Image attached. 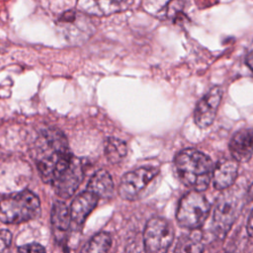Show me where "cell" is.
Returning a JSON list of instances; mask_svg holds the SVG:
<instances>
[{"instance_id":"6da1fadb","label":"cell","mask_w":253,"mask_h":253,"mask_svg":"<svg viewBox=\"0 0 253 253\" xmlns=\"http://www.w3.org/2000/svg\"><path fill=\"white\" fill-rule=\"evenodd\" d=\"M32 155L42 181L50 184L73 158L65 135L54 127L44 128L38 134Z\"/></svg>"},{"instance_id":"7a4b0ae2","label":"cell","mask_w":253,"mask_h":253,"mask_svg":"<svg viewBox=\"0 0 253 253\" xmlns=\"http://www.w3.org/2000/svg\"><path fill=\"white\" fill-rule=\"evenodd\" d=\"M175 166L184 185L199 192L208 189L213 170L212 162L209 156L197 149H184L177 154Z\"/></svg>"},{"instance_id":"3957f363","label":"cell","mask_w":253,"mask_h":253,"mask_svg":"<svg viewBox=\"0 0 253 253\" xmlns=\"http://www.w3.org/2000/svg\"><path fill=\"white\" fill-rule=\"evenodd\" d=\"M41 213L39 198L24 190L0 200V220L4 223H20L38 217Z\"/></svg>"},{"instance_id":"277c9868","label":"cell","mask_w":253,"mask_h":253,"mask_svg":"<svg viewBox=\"0 0 253 253\" xmlns=\"http://www.w3.org/2000/svg\"><path fill=\"white\" fill-rule=\"evenodd\" d=\"M242 200L241 192L230 187L219 195L213 211V229L218 237L222 238L230 230L241 212Z\"/></svg>"},{"instance_id":"5b68a950","label":"cell","mask_w":253,"mask_h":253,"mask_svg":"<svg viewBox=\"0 0 253 253\" xmlns=\"http://www.w3.org/2000/svg\"><path fill=\"white\" fill-rule=\"evenodd\" d=\"M210 210L211 205L207 198L194 190L181 199L176 213L177 221L183 227L198 229L207 219Z\"/></svg>"},{"instance_id":"8992f818","label":"cell","mask_w":253,"mask_h":253,"mask_svg":"<svg viewBox=\"0 0 253 253\" xmlns=\"http://www.w3.org/2000/svg\"><path fill=\"white\" fill-rule=\"evenodd\" d=\"M174 239V228L165 218L153 217L143 232L144 248L150 253H162L168 250Z\"/></svg>"},{"instance_id":"52a82bcc","label":"cell","mask_w":253,"mask_h":253,"mask_svg":"<svg viewBox=\"0 0 253 253\" xmlns=\"http://www.w3.org/2000/svg\"><path fill=\"white\" fill-rule=\"evenodd\" d=\"M159 169L153 166H142L126 173L121 181L119 194L122 199L132 201L138 198L146 185L158 174Z\"/></svg>"},{"instance_id":"ba28073f","label":"cell","mask_w":253,"mask_h":253,"mask_svg":"<svg viewBox=\"0 0 253 253\" xmlns=\"http://www.w3.org/2000/svg\"><path fill=\"white\" fill-rule=\"evenodd\" d=\"M84 178V165L81 159L72 158L69 165L51 183L56 195L63 199L70 198Z\"/></svg>"},{"instance_id":"9c48e42d","label":"cell","mask_w":253,"mask_h":253,"mask_svg":"<svg viewBox=\"0 0 253 253\" xmlns=\"http://www.w3.org/2000/svg\"><path fill=\"white\" fill-rule=\"evenodd\" d=\"M221 98V88L213 87L200 100L194 112V120L199 127L206 128L213 123Z\"/></svg>"},{"instance_id":"30bf717a","label":"cell","mask_w":253,"mask_h":253,"mask_svg":"<svg viewBox=\"0 0 253 253\" xmlns=\"http://www.w3.org/2000/svg\"><path fill=\"white\" fill-rule=\"evenodd\" d=\"M229 150L237 162L248 161L253 154V128H242L230 139Z\"/></svg>"},{"instance_id":"8fae6325","label":"cell","mask_w":253,"mask_h":253,"mask_svg":"<svg viewBox=\"0 0 253 253\" xmlns=\"http://www.w3.org/2000/svg\"><path fill=\"white\" fill-rule=\"evenodd\" d=\"M238 164L234 158L220 159L212 170L213 186L216 190H224L234 183L237 177Z\"/></svg>"},{"instance_id":"7c38bea8","label":"cell","mask_w":253,"mask_h":253,"mask_svg":"<svg viewBox=\"0 0 253 253\" xmlns=\"http://www.w3.org/2000/svg\"><path fill=\"white\" fill-rule=\"evenodd\" d=\"M98 197L90 191L79 194L71 203L70 215L71 221L76 225H81L85 221L89 213L95 209L98 203Z\"/></svg>"},{"instance_id":"4fadbf2b","label":"cell","mask_w":253,"mask_h":253,"mask_svg":"<svg viewBox=\"0 0 253 253\" xmlns=\"http://www.w3.org/2000/svg\"><path fill=\"white\" fill-rule=\"evenodd\" d=\"M87 190L98 198H110L114 191V183L109 172L106 170L97 171L89 180Z\"/></svg>"},{"instance_id":"5bb4252c","label":"cell","mask_w":253,"mask_h":253,"mask_svg":"<svg viewBox=\"0 0 253 253\" xmlns=\"http://www.w3.org/2000/svg\"><path fill=\"white\" fill-rule=\"evenodd\" d=\"M50 219L54 229L65 231L70 226V221H71L70 210L67 208V206L63 202L56 201L52 206Z\"/></svg>"},{"instance_id":"9a60e30c","label":"cell","mask_w":253,"mask_h":253,"mask_svg":"<svg viewBox=\"0 0 253 253\" xmlns=\"http://www.w3.org/2000/svg\"><path fill=\"white\" fill-rule=\"evenodd\" d=\"M204 250V243L201 231L197 228L191 233L182 236L175 248V252H201Z\"/></svg>"},{"instance_id":"2e32d148","label":"cell","mask_w":253,"mask_h":253,"mask_svg":"<svg viewBox=\"0 0 253 253\" xmlns=\"http://www.w3.org/2000/svg\"><path fill=\"white\" fill-rule=\"evenodd\" d=\"M126 144L125 141L116 138L109 137L105 144V155L108 161L112 164L119 163L126 154Z\"/></svg>"},{"instance_id":"e0dca14e","label":"cell","mask_w":253,"mask_h":253,"mask_svg":"<svg viewBox=\"0 0 253 253\" xmlns=\"http://www.w3.org/2000/svg\"><path fill=\"white\" fill-rule=\"evenodd\" d=\"M112 244L111 236L106 232H99L94 235L82 249V252H107Z\"/></svg>"},{"instance_id":"ac0fdd59","label":"cell","mask_w":253,"mask_h":253,"mask_svg":"<svg viewBox=\"0 0 253 253\" xmlns=\"http://www.w3.org/2000/svg\"><path fill=\"white\" fill-rule=\"evenodd\" d=\"M12 242V233L8 229L0 230V253L9 250Z\"/></svg>"},{"instance_id":"d6986e66","label":"cell","mask_w":253,"mask_h":253,"mask_svg":"<svg viewBox=\"0 0 253 253\" xmlns=\"http://www.w3.org/2000/svg\"><path fill=\"white\" fill-rule=\"evenodd\" d=\"M19 252H44L45 248L40 243H28L18 248Z\"/></svg>"},{"instance_id":"ffe728a7","label":"cell","mask_w":253,"mask_h":253,"mask_svg":"<svg viewBox=\"0 0 253 253\" xmlns=\"http://www.w3.org/2000/svg\"><path fill=\"white\" fill-rule=\"evenodd\" d=\"M195 2L199 6V8L205 9V8H209V7L216 4L218 2V0H195Z\"/></svg>"},{"instance_id":"44dd1931","label":"cell","mask_w":253,"mask_h":253,"mask_svg":"<svg viewBox=\"0 0 253 253\" xmlns=\"http://www.w3.org/2000/svg\"><path fill=\"white\" fill-rule=\"evenodd\" d=\"M247 232L248 234L253 237V211L248 218V222H247Z\"/></svg>"},{"instance_id":"7402d4cb","label":"cell","mask_w":253,"mask_h":253,"mask_svg":"<svg viewBox=\"0 0 253 253\" xmlns=\"http://www.w3.org/2000/svg\"><path fill=\"white\" fill-rule=\"evenodd\" d=\"M246 63L249 66V68L253 71V50L250 51L246 57Z\"/></svg>"}]
</instances>
